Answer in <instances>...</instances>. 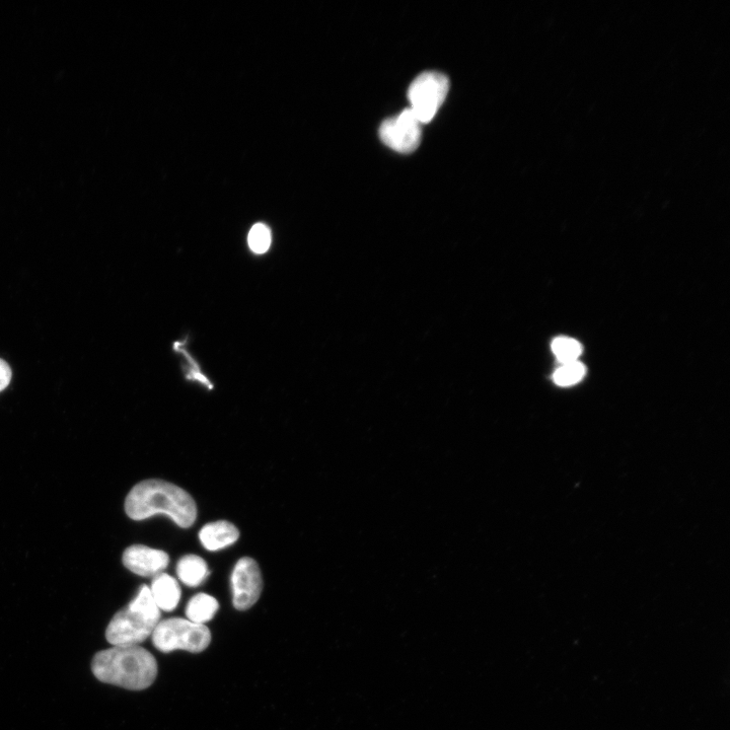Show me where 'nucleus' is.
Here are the masks:
<instances>
[{
    "mask_svg": "<svg viewBox=\"0 0 730 730\" xmlns=\"http://www.w3.org/2000/svg\"><path fill=\"white\" fill-rule=\"evenodd\" d=\"M179 579L186 586L195 588L206 579L208 567L204 559L196 555H186L180 559L177 565Z\"/></svg>",
    "mask_w": 730,
    "mask_h": 730,
    "instance_id": "9b49d317",
    "label": "nucleus"
},
{
    "mask_svg": "<svg viewBox=\"0 0 730 730\" xmlns=\"http://www.w3.org/2000/svg\"><path fill=\"white\" fill-rule=\"evenodd\" d=\"M13 373L10 365L3 359H0V392L6 390L11 381Z\"/></svg>",
    "mask_w": 730,
    "mask_h": 730,
    "instance_id": "dca6fc26",
    "label": "nucleus"
},
{
    "mask_svg": "<svg viewBox=\"0 0 730 730\" xmlns=\"http://www.w3.org/2000/svg\"><path fill=\"white\" fill-rule=\"evenodd\" d=\"M239 537L240 532L237 527L227 521L210 523L204 526L199 533V539L208 551L222 550L232 546Z\"/></svg>",
    "mask_w": 730,
    "mask_h": 730,
    "instance_id": "1a4fd4ad",
    "label": "nucleus"
},
{
    "mask_svg": "<svg viewBox=\"0 0 730 730\" xmlns=\"http://www.w3.org/2000/svg\"><path fill=\"white\" fill-rule=\"evenodd\" d=\"M169 561L170 558L166 552L143 545L131 546L123 554L125 567L143 577H155L163 573L168 567Z\"/></svg>",
    "mask_w": 730,
    "mask_h": 730,
    "instance_id": "6e6552de",
    "label": "nucleus"
},
{
    "mask_svg": "<svg viewBox=\"0 0 730 730\" xmlns=\"http://www.w3.org/2000/svg\"><path fill=\"white\" fill-rule=\"evenodd\" d=\"M586 367L577 361L561 364L554 373V383L561 387H569L579 383L586 376Z\"/></svg>",
    "mask_w": 730,
    "mask_h": 730,
    "instance_id": "ddd939ff",
    "label": "nucleus"
},
{
    "mask_svg": "<svg viewBox=\"0 0 730 730\" xmlns=\"http://www.w3.org/2000/svg\"><path fill=\"white\" fill-rule=\"evenodd\" d=\"M125 511L134 521L166 515L185 529L190 528L197 518V506L189 493L177 485L156 479L133 487L126 498Z\"/></svg>",
    "mask_w": 730,
    "mask_h": 730,
    "instance_id": "f257e3e1",
    "label": "nucleus"
},
{
    "mask_svg": "<svg viewBox=\"0 0 730 730\" xmlns=\"http://www.w3.org/2000/svg\"><path fill=\"white\" fill-rule=\"evenodd\" d=\"M248 242L254 253L264 254L271 245L270 230L263 224L255 225L250 231Z\"/></svg>",
    "mask_w": 730,
    "mask_h": 730,
    "instance_id": "2eb2a0df",
    "label": "nucleus"
},
{
    "mask_svg": "<svg viewBox=\"0 0 730 730\" xmlns=\"http://www.w3.org/2000/svg\"><path fill=\"white\" fill-rule=\"evenodd\" d=\"M154 645L163 652L185 650L199 653L211 642V633L205 625L188 619L172 618L160 622L153 635Z\"/></svg>",
    "mask_w": 730,
    "mask_h": 730,
    "instance_id": "20e7f679",
    "label": "nucleus"
},
{
    "mask_svg": "<svg viewBox=\"0 0 730 730\" xmlns=\"http://www.w3.org/2000/svg\"><path fill=\"white\" fill-rule=\"evenodd\" d=\"M149 587L143 586L135 599L111 620L106 637L113 646L138 645L153 635L161 622Z\"/></svg>",
    "mask_w": 730,
    "mask_h": 730,
    "instance_id": "7ed1b4c3",
    "label": "nucleus"
},
{
    "mask_svg": "<svg viewBox=\"0 0 730 730\" xmlns=\"http://www.w3.org/2000/svg\"><path fill=\"white\" fill-rule=\"evenodd\" d=\"M92 671L103 683L137 691L154 684L158 663L150 651L139 645L113 646L95 655Z\"/></svg>",
    "mask_w": 730,
    "mask_h": 730,
    "instance_id": "f03ea898",
    "label": "nucleus"
},
{
    "mask_svg": "<svg viewBox=\"0 0 730 730\" xmlns=\"http://www.w3.org/2000/svg\"><path fill=\"white\" fill-rule=\"evenodd\" d=\"M380 137L390 149L397 153H413L421 141V123L411 109H406L382 124Z\"/></svg>",
    "mask_w": 730,
    "mask_h": 730,
    "instance_id": "423d86ee",
    "label": "nucleus"
},
{
    "mask_svg": "<svg viewBox=\"0 0 730 730\" xmlns=\"http://www.w3.org/2000/svg\"><path fill=\"white\" fill-rule=\"evenodd\" d=\"M263 580L259 565L249 557L239 560L232 574L233 603L237 610L246 611L259 600Z\"/></svg>",
    "mask_w": 730,
    "mask_h": 730,
    "instance_id": "0eeeda50",
    "label": "nucleus"
},
{
    "mask_svg": "<svg viewBox=\"0 0 730 730\" xmlns=\"http://www.w3.org/2000/svg\"><path fill=\"white\" fill-rule=\"evenodd\" d=\"M449 79L441 72L421 73L411 84L408 98L411 110L421 124L430 122L446 100Z\"/></svg>",
    "mask_w": 730,
    "mask_h": 730,
    "instance_id": "39448f33",
    "label": "nucleus"
},
{
    "mask_svg": "<svg viewBox=\"0 0 730 730\" xmlns=\"http://www.w3.org/2000/svg\"><path fill=\"white\" fill-rule=\"evenodd\" d=\"M157 607L164 612L174 611L181 600V588L178 581L166 574L155 576L150 588Z\"/></svg>",
    "mask_w": 730,
    "mask_h": 730,
    "instance_id": "9d476101",
    "label": "nucleus"
},
{
    "mask_svg": "<svg viewBox=\"0 0 730 730\" xmlns=\"http://www.w3.org/2000/svg\"><path fill=\"white\" fill-rule=\"evenodd\" d=\"M217 601L206 594H198L187 605L186 616L189 621L204 625L211 621L218 611Z\"/></svg>",
    "mask_w": 730,
    "mask_h": 730,
    "instance_id": "f8f14e48",
    "label": "nucleus"
},
{
    "mask_svg": "<svg viewBox=\"0 0 730 730\" xmlns=\"http://www.w3.org/2000/svg\"><path fill=\"white\" fill-rule=\"evenodd\" d=\"M552 351L561 364L577 361L582 353L581 344L569 337H558L552 342Z\"/></svg>",
    "mask_w": 730,
    "mask_h": 730,
    "instance_id": "4468645a",
    "label": "nucleus"
}]
</instances>
